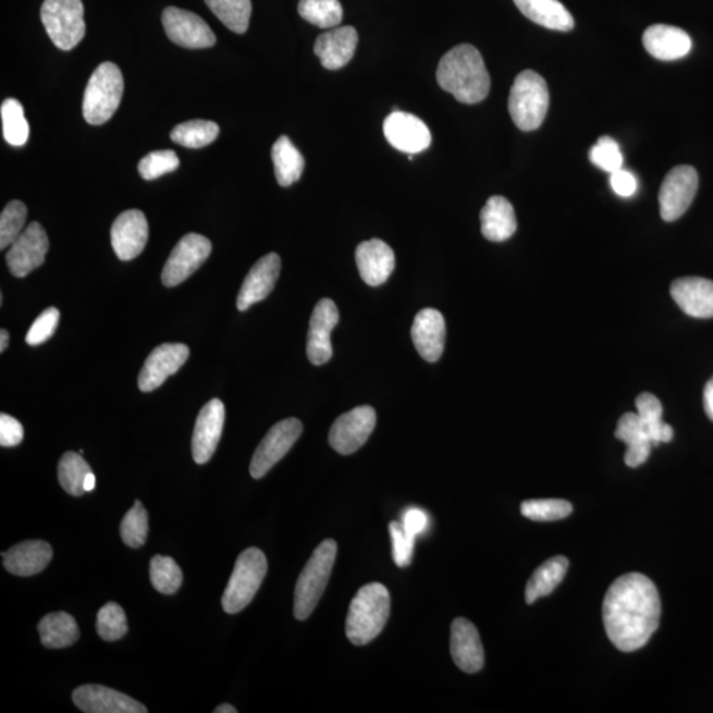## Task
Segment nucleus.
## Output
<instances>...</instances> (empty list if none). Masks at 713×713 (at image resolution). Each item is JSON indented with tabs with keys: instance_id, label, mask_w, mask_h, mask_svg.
Masks as SVG:
<instances>
[{
	"instance_id": "nucleus-35",
	"label": "nucleus",
	"mask_w": 713,
	"mask_h": 713,
	"mask_svg": "<svg viewBox=\"0 0 713 713\" xmlns=\"http://www.w3.org/2000/svg\"><path fill=\"white\" fill-rule=\"evenodd\" d=\"M636 407L638 417L641 418L644 430L654 446L672 442L674 430L672 426L662 420L663 407L656 396L650 393L638 395Z\"/></svg>"
},
{
	"instance_id": "nucleus-29",
	"label": "nucleus",
	"mask_w": 713,
	"mask_h": 713,
	"mask_svg": "<svg viewBox=\"0 0 713 713\" xmlns=\"http://www.w3.org/2000/svg\"><path fill=\"white\" fill-rule=\"evenodd\" d=\"M481 233L492 242H504L517 232V219L511 201L505 197L489 198L481 210Z\"/></svg>"
},
{
	"instance_id": "nucleus-20",
	"label": "nucleus",
	"mask_w": 713,
	"mask_h": 713,
	"mask_svg": "<svg viewBox=\"0 0 713 713\" xmlns=\"http://www.w3.org/2000/svg\"><path fill=\"white\" fill-rule=\"evenodd\" d=\"M111 245L121 260L140 256L148 241V222L138 209H130L116 217L111 226Z\"/></svg>"
},
{
	"instance_id": "nucleus-27",
	"label": "nucleus",
	"mask_w": 713,
	"mask_h": 713,
	"mask_svg": "<svg viewBox=\"0 0 713 713\" xmlns=\"http://www.w3.org/2000/svg\"><path fill=\"white\" fill-rule=\"evenodd\" d=\"M644 49L654 59L673 61L685 58L692 48L691 37L684 29L667 26V24H654L650 26L642 36Z\"/></svg>"
},
{
	"instance_id": "nucleus-4",
	"label": "nucleus",
	"mask_w": 713,
	"mask_h": 713,
	"mask_svg": "<svg viewBox=\"0 0 713 713\" xmlns=\"http://www.w3.org/2000/svg\"><path fill=\"white\" fill-rule=\"evenodd\" d=\"M550 107L548 84L534 71L519 73L508 96V113L514 125L529 133L542 126Z\"/></svg>"
},
{
	"instance_id": "nucleus-40",
	"label": "nucleus",
	"mask_w": 713,
	"mask_h": 713,
	"mask_svg": "<svg viewBox=\"0 0 713 713\" xmlns=\"http://www.w3.org/2000/svg\"><path fill=\"white\" fill-rule=\"evenodd\" d=\"M91 474L90 465L76 452H66L59 463V481L67 494H85V479Z\"/></svg>"
},
{
	"instance_id": "nucleus-16",
	"label": "nucleus",
	"mask_w": 713,
	"mask_h": 713,
	"mask_svg": "<svg viewBox=\"0 0 713 713\" xmlns=\"http://www.w3.org/2000/svg\"><path fill=\"white\" fill-rule=\"evenodd\" d=\"M188 357L187 345L163 344L158 346L143 365L138 380L140 392L150 393L157 390L167 381V378L175 374L187 362Z\"/></svg>"
},
{
	"instance_id": "nucleus-32",
	"label": "nucleus",
	"mask_w": 713,
	"mask_h": 713,
	"mask_svg": "<svg viewBox=\"0 0 713 713\" xmlns=\"http://www.w3.org/2000/svg\"><path fill=\"white\" fill-rule=\"evenodd\" d=\"M568 566L567 557L555 556L538 567L527 581L525 593L527 604H534L538 599L553 593L566 576Z\"/></svg>"
},
{
	"instance_id": "nucleus-53",
	"label": "nucleus",
	"mask_w": 713,
	"mask_h": 713,
	"mask_svg": "<svg viewBox=\"0 0 713 713\" xmlns=\"http://www.w3.org/2000/svg\"><path fill=\"white\" fill-rule=\"evenodd\" d=\"M703 402L706 417L713 421V377L705 384Z\"/></svg>"
},
{
	"instance_id": "nucleus-24",
	"label": "nucleus",
	"mask_w": 713,
	"mask_h": 713,
	"mask_svg": "<svg viewBox=\"0 0 713 713\" xmlns=\"http://www.w3.org/2000/svg\"><path fill=\"white\" fill-rule=\"evenodd\" d=\"M356 262L362 281L371 287H377L393 274L395 254L386 242L374 238L357 246Z\"/></svg>"
},
{
	"instance_id": "nucleus-19",
	"label": "nucleus",
	"mask_w": 713,
	"mask_h": 713,
	"mask_svg": "<svg viewBox=\"0 0 713 713\" xmlns=\"http://www.w3.org/2000/svg\"><path fill=\"white\" fill-rule=\"evenodd\" d=\"M223 423H225V406L220 399H212L198 414L194 438H192V455L197 464H207L214 455L220 443Z\"/></svg>"
},
{
	"instance_id": "nucleus-49",
	"label": "nucleus",
	"mask_w": 713,
	"mask_h": 713,
	"mask_svg": "<svg viewBox=\"0 0 713 713\" xmlns=\"http://www.w3.org/2000/svg\"><path fill=\"white\" fill-rule=\"evenodd\" d=\"M60 312L58 308L51 307L46 309L39 318L30 325L26 336V343L30 346L45 344L46 341L53 336L58 330Z\"/></svg>"
},
{
	"instance_id": "nucleus-44",
	"label": "nucleus",
	"mask_w": 713,
	"mask_h": 713,
	"mask_svg": "<svg viewBox=\"0 0 713 713\" xmlns=\"http://www.w3.org/2000/svg\"><path fill=\"white\" fill-rule=\"evenodd\" d=\"M128 630L125 611L116 603L102 606L97 616L98 636L103 641L114 642L125 637Z\"/></svg>"
},
{
	"instance_id": "nucleus-37",
	"label": "nucleus",
	"mask_w": 713,
	"mask_h": 713,
	"mask_svg": "<svg viewBox=\"0 0 713 713\" xmlns=\"http://www.w3.org/2000/svg\"><path fill=\"white\" fill-rule=\"evenodd\" d=\"M299 14L319 28H336L343 22L344 11L340 0H300Z\"/></svg>"
},
{
	"instance_id": "nucleus-41",
	"label": "nucleus",
	"mask_w": 713,
	"mask_h": 713,
	"mask_svg": "<svg viewBox=\"0 0 713 713\" xmlns=\"http://www.w3.org/2000/svg\"><path fill=\"white\" fill-rule=\"evenodd\" d=\"M150 576L153 588L160 593H176L183 585V570L170 556H153Z\"/></svg>"
},
{
	"instance_id": "nucleus-34",
	"label": "nucleus",
	"mask_w": 713,
	"mask_h": 713,
	"mask_svg": "<svg viewBox=\"0 0 713 713\" xmlns=\"http://www.w3.org/2000/svg\"><path fill=\"white\" fill-rule=\"evenodd\" d=\"M271 158L278 183L282 187H290L302 177L306 161L288 136L283 135L274 143Z\"/></svg>"
},
{
	"instance_id": "nucleus-5",
	"label": "nucleus",
	"mask_w": 713,
	"mask_h": 713,
	"mask_svg": "<svg viewBox=\"0 0 713 713\" xmlns=\"http://www.w3.org/2000/svg\"><path fill=\"white\" fill-rule=\"evenodd\" d=\"M336 555L337 543L333 539H327L314 551L311 560L303 568L294 598V615L300 622L311 616L318 606L330 581Z\"/></svg>"
},
{
	"instance_id": "nucleus-23",
	"label": "nucleus",
	"mask_w": 713,
	"mask_h": 713,
	"mask_svg": "<svg viewBox=\"0 0 713 713\" xmlns=\"http://www.w3.org/2000/svg\"><path fill=\"white\" fill-rule=\"evenodd\" d=\"M415 348L428 362H437L442 357L445 344V320L433 308H425L415 316L411 328Z\"/></svg>"
},
{
	"instance_id": "nucleus-39",
	"label": "nucleus",
	"mask_w": 713,
	"mask_h": 713,
	"mask_svg": "<svg viewBox=\"0 0 713 713\" xmlns=\"http://www.w3.org/2000/svg\"><path fill=\"white\" fill-rule=\"evenodd\" d=\"M220 134V127L212 121H188L172 130L171 139L187 148H202L210 145Z\"/></svg>"
},
{
	"instance_id": "nucleus-26",
	"label": "nucleus",
	"mask_w": 713,
	"mask_h": 713,
	"mask_svg": "<svg viewBox=\"0 0 713 713\" xmlns=\"http://www.w3.org/2000/svg\"><path fill=\"white\" fill-rule=\"evenodd\" d=\"M673 299L686 315L713 318V282L704 278H680L669 288Z\"/></svg>"
},
{
	"instance_id": "nucleus-46",
	"label": "nucleus",
	"mask_w": 713,
	"mask_h": 713,
	"mask_svg": "<svg viewBox=\"0 0 713 713\" xmlns=\"http://www.w3.org/2000/svg\"><path fill=\"white\" fill-rule=\"evenodd\" d=\"M589 159L605 172H616L623 169L624 157L618 143L611 136L600 138L589 151Z\"/></svg>"
},
{
	"instance_id": "nucleus-50",
	"label": "nucleus",
	"mask_w": 713,
	"mask_h": 713,
	"mask_svg": "<svg viewBox=\"0 0 713 713\" xmlns=\"http://www.w3.org/2000/svg\"><path fill=\"white\" fill-rule=\"evenodd\" d=\"M24 428L21 421L8 414L0 415V445L16 446L22 443Z\"/></svg>"
},
{
	"instance_id": "nucleus-3",
	"label": "nucleus",
	"mask_w": 713,
	"mask_h": 713,
	"mask_svg": "<svg viewBox=\"0 0 713 713\" xmlns=\"http://www.w3.org/2000/svg\"><path fill=\"white\" fill-rule=\"evenodd\" d=\"M389 616V589L381 582H370L359 589L352 600L346 617V636L356 647H364L382 634Z\"/></svg>"
},
{
	"instance_id": "nucleus-22",
	"label": "nucleus",
	"mask_w": 713,
	"mask_h": 713,
	"mask_svg": "<svg viewBox=\"0 0 713 713\" xmlns=\"http://www.w3.org/2000/svg\"><path fill=\"white\" fill-rule=\"evenodd\" d=\"M451 655L456 666L467 674L481 672L485 655L479 630L465 618H456L451 625Z\"/></svg>"
},
{
	"instance_id": "nucleus-25",
	"label": "nucleus",
	"mask_w": 713,
	"mask_h": 713,
	"mask_svg": "<svg viewBox=\"0 0 713 713\" xmlns=\"http://www.w3.org/2000/svg\"><path fill=\"white\" fill-rule=\"evenodd\" d=\"M357 45L358 34L355 27H336L318 37L314 51L325 70L337 71L353 59Z\"/></svg>"
},
{
	"instance_id": "nucleus-17",
	"label": "nucleus",
	"mask_w": 713,
	"mask_h": 713,
	"mask_svg": "<svg viewBox=\"0 0 713 713\" xmlns=\"http://www.w3.org/2000/svg\"><path fill=\"white\" fill-rule=\"evenodd\" d=\"M340 319L336 304L321 299L314 309L307 339V356L316 366L324 365L333 356L331 333Z\"/></svg>"
},
{
	"instance_id": "nucleus-30",
	"label": "nucleus",
	"mask_w": 713,
	"mask_h": 713,
	"mask_svg": "<svg viewBox=\"0 0 713 713\" xmlns=\"http://www.w3.org/2000/svg\"><path fill=\"white\" fill-rule=\"evenodd\" d=\"M616 438L622 440L628 446L625 454V464L629 468H637L640 465L647 463L651 448H653V443L648 435L647 430L638 414L628 413L625 414L622 419L618 420L616 428Z\"/></svg>"
},
{
	"instance_id": "nucleus-14",
	"label": "nucleus",
	"mask_w": 713,
	"mask_h": 713,
	"mask_svg": "<svg viewBox=\"0 0 713 713\" xmlns=\"http://www.w3.org/2000/svg\"><path fill=\"white\" fill-rule=\"evenodd\" d=\"M161 22L167 36L180 47L204 49L216 45L213 30L194 12L169 8L164 10Z\"/></svg>"
},
{
	"instance_id": "nucleus-55",
	"label": "nucleus",
	"mask_w": 713,
	"mask_h": 713,
	"mask_svg": "<svg viewBox=\"0 0 713 713\" xmlns=\"http://www.w3.org/2000/svg\"><path fill=\"white\" fill-rule=\"evenodd\" d=\"M9 343H10L9 332L5 330L0 331V352L3 353L5 349H8Z\"/></svg>"
},
{
	"instance_id": "nucleus-13",
	"label": "nucleus",
	"mask_w": 713,
	"mask_h": 713,
	"mask_svg": "<svg viewBox=\"0 0 713 713\" xmlns=\"http://www.w3.org/2000/svg\"><path fill=\"white\" fill-rule=\"evenodd\" d=\"M48 250L49 241L45 228L39 222H30L10 246L5 262L12 275L24 278L46 262Z\"/></svg>"
},
{
	"instance_id": "nucleus-15",
	"label": "nucleus",
	"mask_w": 713,
	"mask_h": 713,
	"mask_svg": "<svg viewBox=\"0 0 713 713\" xmlns=\"http://www.w3.org/2000/svg\"><path fill=\"white\" fill-rule=\"evenodd\" d=\"M383 134L396 150L410 155L423 152L432 142L430 128L423 121L399 110L384 120Z\"/></svg>"
},
{
	"instance_id": "nucleus-2",
	"label": "nucleus",
	"mask_w": 713,
	"mask_h": 713,
	"mask_svg": "<svg viewBox=\"0 0 713 713\" xmlns=\"http://www.w3.org/2000/svg\"><path fill=\"white\" fill-rule=\"evenodd\" d=\"M437 78L440 88L462 103H479L491 90V76L482 56L470 45L457 46L446 52L440 60Z\"/></svg>"
},
{
	"instance_id": "nucleus-28",
	"label": "nucleus",
	"mask_w": 713,
	"mask_h": 713,
	"mask_svg": "<svg viewBox=\"0 0 713 713\" xmlns=\"http://www.w3.org/2000/svg\"><path fill=\"white\" fill-rule=\"evenodd\" d=\"M3 566L16 576H33L45 570L52 561L51 544L45 541H26L14 545L8 553L0 554Z\"/></svg>"
},
{
	"instance_id": "nucleus-48",
	"label": "nucleus",
	"mask_w": 713,
	"mask_h": 713,
	"mask_svg": "<svg viewBox=\"0 0 713 713\" xmlns=\"http://www.w3.org/2000/svg\"><path fill=\"white\" fill-rule=\"evenodd\" d=\"M389 531L392 537L393 557L396 566L401 568L410 566L417 538L408 534L399 523L390 524Z\"/></svg>"
},
{
	"instance_id": "nucleus-11",
	"label": "nucleus",
	"mask_w": 713,
	"mask_h": 713,
	"mask_svg": "<svg viewBox=\"0 0 713 713\" xmlns=\"http://www.w3.org/2000/svg\"><path fill=\"white\" fill-rule=\"evenodd\" d=\"M699 187L698 172L691 165H678L667 173L660 190L661 217L677 221L691 207Z\"/></svg>"
},
{
	"instance_id": "nucleus-10",
	"label": "nucleus",
	"mask_w": 713,
	"mask_h": 713,
	"mask_svg": "<svg viewBox=\"0 0 713 713\" xmlns=\"http://www.w3.org/2000/svg\"><path fill=\"white\" fill-rule=\"evenodd\" d=\"M303 432L299 419L288 418L279 421L258 445L250 464L253 479L259 480L268 475L272 467L288 454Z\"/></svg>"
},
{
	"instance_id": "nucleus-43",
	"label": "nucleus",
	"mask_w": 713,
	"mask_h": 713,
	"mask_svg": "<svg viewBox=\"0 0 713 713\" xmlns=\"http://www.w3.org/2000/svg\"><path fill=\"white\" fill-rule=\"evenodd\" d=\"M148 536V514L139 500L127 512L121 524L123 543L132 549H139L146 543Z\"/></svg>"
},
{
	"instance_id": "nucleus-54",
	"label": "nucleus",
	"mask_w": 713,
	"mask_h": 713,
	"mask_svg": "<svg viewBox=\"0 0 713 713\" xmlns=\"http://www.w3.org/2000/svg\"><path fill=\"white\" fill-rule=\"evenodd\" d=\"M84 488H85V492H86V493L91 492V491H95V488H96V476L93 475V472L89 474L88 476H86L85 483H84Z\"/></svg>"
},
{
	"instance_id": "nucleus-8",
	"label": "nucleus",
	"mask_w": 713,
	"mask_h": 713,
	"mask_svg": "<svg viewBox=\"0 0 713 713\" xmlns=\"http://www.w3.org/2000/svg\"><path fill=\"white\" fill-rule=\"evenodd\" d=\"M40 16L48 36L59 49L72 51L83 41L86 27L81 0H46Z\"/></svg>"
},
{
	"instance_id": "nucleus-36",
	"label": "nucleus",
	"mask_w": 713,
	"mask_h": 713,
	"mask_svg": "<svg viewBox=\"0 0 713 713\" xmlns=\"http://www.w3.org/2000/svg\"><path fill=\"white\" fill-rule=\"evenodd\" d=\"M206 3L223 26L233 33L245 34L249 28L251 0H206Z\"/></svg>"
},
{
	"instance_id": "nucleus-45",
	"label": "nucleus",
	"mask_w": 713,
	"mask_h": 713,
	"mask_svg": "<svg viewBox=\"0 0 713 713\" xmlns=\"http://www.w3.org/2000/svg\"><path fill=\"white\" fill-rule=\"evenodd\" d=\"M28 210L22 201H11L0 216V249L10 247L24 232Z\"/></svg>"
},
{
	"instance_id": "nucleus-52",
	"label": "nucleus",
	"mask_w": 713,
	"mask_h": 713,
	"mask_svg": "<svg viewBox=\"0 0 713 713\" xmlns=\"http://www.w3.org/2000/svg\"><path fill=\"white\" fill-rule=\"evenodd\" d=\"M403 527L414 538H417L427 529L428 517L420 508H408L403 517Z\"/></svg>"
},
{
	"instance_id": "nucleus-1",
	"label": "nucleus",
	"mask_w": 713,
	"mask_h": 713,
	"mask_svg": "<svg viewBox=\"0 0 713 713\" xmlns=\"http://www.w3.org/2000/svg\"><path fill=\"white\" fill-rule=\"evenodd\" d=\"M607 638L618 650L631 653L647 644L659 629L661 599L648 576L631 573L607 589L603 604Z\"/></svg>"
},
{
	"instance_id": "nucleus-18",
	"label": "nucleus",
	"mask_w": 713,
	"mask_h": 713,
	"mask_svg": "<svg viewBox=\"0 0 713 713\" xmlns=\"http://www.w3.org/2000/svg\"><path fill=\"white\" fill-rule=\"evenodd\" d=\"M73 703L86 713H147L145 705L113 688L85 685L73 691Z\"/></svg>"
},
{
	"instance_id": "nucleus-51",
	"label": "nucleus",
	"mask_w": 713,
	"mask_h": 713,
	"mask_svg": "<svg viewBox=\"0 0 713 713\" xmlns=\"http://www.w3.org/2000/svg\"><path fill=\"white\" fill-rule=\"evenodd\" d=\"M611 185L615 194L622 197L634 196L637 190V180L634 173L623 169L611 173Z\"/></svg>"
},
{
	"instance_id": "nucleus-21",
	"label": "nucleus",
	"mask_w": 713,
	"mask_h": 713,
	"mask_svg": "<svg viewBox=\"0 0 713 713\" xmlns=\"http://www.w3.org/2000/svg\"><path fill=\"white\" fill-rule=\"evenodd\" d=\"M281 257L275 253L268 254L253 266L239 290L237 297L239 311H246L253 304L265 300L271 294L281 274Z\"/></svg>"
},
{
	"instance_id": "nucleus-33",
	"label": "nucleus",
	"mask_w": 713,
	"mask_h": 713,
	"mask_svg": "<svg viewBox=\"0 0 713 713\" xmlns=\"http://www.w3.org/2000/svg\"><path fill=\"white\" fill-rule=\"evenodd\" d=\"M41 643L48 649L72 647L79 638L76 619L65 612L49 613L39 624Z\"/></svg>"
},
{
	"instance_id": "nucleus-38",
	"label": "nucleus",
	"mask_w": 713,
	"mask_h": 713,
	"mask_svg": "<svg viewBox=\"0 0 713 713\" xmlns=\"http://www.w3.org/2000/svg\"><path fill=\"white\" fill-rule=\"evenodd\" d=\"M3 136L10 146L22 147L29 138V126L24 116L23 105L15 98L5 99L0 108Z\"/></svg>"
},
{
	"instance_id": "nucleus-56",
	"label": "nucleus",
	"mask_w": 713,
	"mask_h": 713,
	"mask_svg": "<svg viewBox=\"0 0 713 713\" xmlns=\"http://www.w3.org/2000/svg\"><path fill=\"white\" fill-rule=\"evenodd\" d=\"M216 713H237L238 711L234 709L231 704H221L214 710Z\"/></svg>"
},
{
	"instance_id": "nucleus-12",
	"label": "nucleus",
	"mask_w": 713,
	"mask_h": 713,
	"mask_svg": "<svg viewBox=\"0 0 713 713\" xmlns=\"http://www.w3.org/2000/svg\"><path fill=\"white\" fill-rule=\"evenodd\" d=\"M376 425L377 414L373 407L353 408L334 420L330 432V444L340 455L355 454L374 431Z\"/></svg>"
},
{
	"instance_id": "nucleus-47",
	"label": "nucleus",
	"mask_w": 713,
	"mask_h": 713,
	"mask_svg": "<svg viewBox=\"0 0 713 713\" xmlns=\"http://www.w3.org/2000/svg\"><path fill=\"white\" fill-rule=\"evenodd\" d=\"M180 160L175 151L161 150L147 155L139 161L138 170L145 180H155L176 171Z\"/></svg>"
},
{
	"instance_id": "nucleus-7",
	"label": "nucleus",
	"mask_w": 713,
	"mask_h": 713,
	"mask_svg": "<svg viewBox=\"0 0 713 713\" xmlns=\"http://www.w3.org/2000/svg\"><path fill=\"white\" fill-rule=\"evenodd\" d=\"M266 574H268V560L262 551L256 548L245 550L235 562L231 580L223 592V611L229 615L244 611L262 586Z\"/></svg>"
},
{
	"instance_id": "nucleus-6",
	"label": "nucleus",
	"mask_w": 713,
	"mask_h": 713,
	"mask_svg": "<svg viewBox=\"0 0 713 713\" xmlns=\"http://www.w3.org/2000/svg\"><path fill=\"white\" fill-rule=\"evenodd\" d=\"M123 89V76L120 67L113 63H103L91 74L84 93L83 114L93 126L103 125L120 108Z\"/></svg>"
},
{
	"instance_id": "nucleus-31",
	"label": "nucleus",
	"mask_w": 713,
	"mask_h": 713,
	"mask_svg": "<svg viewBox=\"0 0 713 713\" xmlns=\"http://www.w3.org/2000/svg\"><path fill=\"white\" fill-rule=\"evenodd\" d=\"M518 10L531 22L544 28L568 33L575 26L574 17L560 0H514Z\"/></svg>"
},
{
	"instance_id": "nucleus-42",
	"label": "nucleus",
	"mask_w": 713,
	"mask_h": 713,
	"mask_svg": "<svg viewBox=\"0 0 713 713\" xmlns=\"http://www.w3.org/2000/svg\"><path fill=\"white\" fill-rule=\"evenodd\" d=\"M520 513L537 523H553L567 518L573 513V505L564 500H529L523 502Z\"/></svg>"
},
{
	"instance_id": "nucleus-9",
	"label": "nucleus",
	"mask_w": 713,
	"mask_h": 713,
	"mask_svg": "<svg viewBox=\"0 0 713 713\" xmlns=\"http://www.w3.org/2000/svg\"><path fill=\"white\" fill-rule=\"evenodd\" d=\"M210 253H212V242L207 237L196 233L184 235L167 260L161 272V282L165 287H176L207 262Z\"/></svg>"
}]
</instances>
